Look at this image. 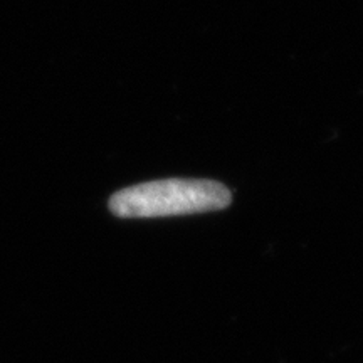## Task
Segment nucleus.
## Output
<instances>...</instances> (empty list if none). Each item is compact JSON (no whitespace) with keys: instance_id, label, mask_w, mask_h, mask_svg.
Wrapping results in <instances>:
<instances>
[{"instance_id":"f257e3e1","label":"nucleus","mask_w":363,"mask_h":363,"mask_svg":"<svg viewBox=\"0 0 363 363\" xmlns=\"http://www.w3.org/2000/svg\"><path fill=\"white\" fill-rule=\"evenodd\" d=\"M230 201V190L219 182L169 179L120 190L110 199V208L123 219H150L222 211Z\"/></svg>"}]
</instances>
